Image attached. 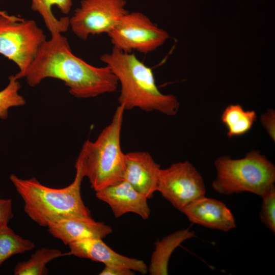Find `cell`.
Returning a JSON list of instances; mask_svg holds the SVG:
<instances>
[{"label": "cell", "mask_w": 275, "mask_h": 275, "mask_svg": "<svg viewBox=\"0 0 275 275\" xmlns=\"http://www.w3.org/2000/svg\"><path fill=\"white\" fill-rule=\"evenodd\" d=\"M24 78L31 87L46 78L58 79L78 98L114 93L119 85L108 66L95 67L76 56L67 38L59 33L52 34L41 45Z\"/></svg>", "instance_id": "1"}, {"label": "cell", "mask_w": 275, "mask_h": 275, "mask_svg": "<svg viewBox=\"0 0 275 275\" xmlns=\"http://www.w3.org/2000/svg\"><path fill=\"white\" fill-rule=\"evenodd\" d=\"M100 60L109 67L120 85L119 105L125 111L139 108L169 116L177 114L180 106L177 98L160 91L152 69L133 53L113 48L101 56Z\"/></svg>", "instance_id": "2"}, {"label": "cell", "mask_w": 275, "mask_h": 275, "mask_svg": "<svg viewBox=\"0 0 275 275\" xmlns=\"http://www.w3.org/2000/svg\"><path fill=\"white\" fill-rule=\"evenodd\" d=\"M73 181L63 188H56L41 184L35 178L21 179L12 174L10 180L24 202L25 213L42 227L59 220L91 217L81 195V184L85 177L80 165L76 162Z\"/></svg>", "instance_id": "3"}, {"label": "cell", "mask_w": 275, "mask_h": 275, "mask_svg": "<svg viewBox=\"0 0 275 275\" xmlns=\"http://www.w3.org/2000/svg\"><path fill=\"white\" fill-rule=\"evenodd\" d=\"M124 107L119 105L112 120L93 142L84 143L76 162L95 191L123 180L125 153L121 147Z\"/></svg>", "instance_id": "4"}, {"label": "cell", "mask_w": 275, "mask_h": 275, "mask_svg": "<svg viewBox=\"0 0 275 275\" xmlns=\"http://www.w3.org/2000/svg\"><path fill=\"white\" fill-rule=\"evenodd\" d=\"M214 166L216 177L212 186L222 195L248 192L261 197L274 185V165L259 151L252 150L239 159L218 157Z\"/></svg>", "instance_id": "5"}, {"label": "cell", "mask_w": 275, "mask_h": 275, "mask_svg": "<svg viewBox=\"0 0 275 275\" xmlns=\"http://www.w3.org/2000/svg\"><path fill=\"white\" fill-rule=\"evenodd\" d=\"M43 31L33 20L15 16L0 15V54L14 62L19 72L17 79L24 78L43 43Z\"/></svg>", "instance_id": "6"}, {"label": "cell", "mask_w": 275, "mask_h": 275, "mask_svg": "<svg viewBox=\"0 0 275 275\" xmlns=\"http://www.w3.org/2000/svg\"><path fill=\"white\" fill-rule=\"evenodd\" d=\"M113 48L127 53H148L162 45L168 33L140 12H128L107 34Z\"/></svg>", "instance_id": "7"}, {"label": "cell", "mask_w": 275, "mask_h": 275, "mask_svg": "<svg viewBox=\"0 0 275 275\" xmlns=\"http://www.w3.org/2000/svg\"><path fill=\"white\" fill-rule=\"evenodd\" d=\"M157 191L181 212L190 203L205 197L206 193L201 175L188 161L160 169Z\"/></svg>", "instance_id": "8"}, {"label": "cell", "mask_w": 275, "mask_h": 275, "mask_svg": "<svg viewBox=\"0 0 275 275\" xmlns=\"http://www.w3.org/2000/svg\"><path fill=\"white\" fill-rule=\"evenodd\" d=\"M125 0H82L69 18V26L80 39L109 33L129 11Z\"/></svg>", "instance_id": "9"}, {"label": "cell", "mask_w": 275, "mask_h": 275, "mask_svg": "<svg viewBox=\"0 0 275 275\" xmlns=\"http://www.w3.org/2000/svg\"><path fill=\"white\" fill-rule=\"evenodd\" d=\"M70 251L67 256L73 255L103 263L105 265L128 268L142 274H146L148 267L145 263L129 258L113 251L102 239L89 238L79 240L68 245Z\"/></svg>", "instance_id": "10"}, {"label": "cell", "mask_w": 275, "mask_h": 275, "mask_svg": "<svg viewBox=\"0 0 275 275\" xmlns=\"http://www.w3.org/2000/svg\"><path fill=\"white\" fill-rule=\"evenodd\" d=\"M160 165L146 151L125 153L123 180L147 199L157 191Z\"/></svg>", "instance_id": "11"}, {"label": "cell", "mask_w": 275, "mask_h": 275, "mask_svg": "<svg viewBox=\"0 0 275 275\" xmlns=\"http://www.w3.org/2000/svg\"><path fill=\"white\" fill-rule=\"evenodd\" d=\"M96 196L109 206L116 217L129 212L134 213L144 219L150 216L148 199L125 180L96 191Z\"/></svg>", "instance_id": "12"}, {"label": "cell", "mask_w": 275, "mask_h": 275, "mask_svg": "<svg viewBox=\"0 0 275 275\" xmlns=\"http://www.w3.org/2000/svg\"><path fill=\"white\" fill-rule=\"evenodd\" d=\"M182 212L190 222L207 228L228 232L236 227L235 217L225 203L205 196L188 204Z\"/></svg>", "instance_id": "13"}, {"label": "cell", "mask_w": 275, "mask_h": 275, "mask_svg": "<svg viewBox=\"0 0 275 275\" xmlns=\"http://www.w3.org/2000/svg\"><path fill=\"white\" fill-rule=\"evenodd\" d=\"M53 237L65 245L79 240L94 238L103 239L112 232V228L92 217H71L53 222L47 227Z\"/></svg>", "instance_id": "14"}, {"label": "cell", "mask_w": 275, "mask_h": 275, "mask_svg": "<svg viewBox=\"0 0 275 275\" xmlns=\"http://www.w3.org/2000/svg\"><path fill=\"white\" fill-rule=\"evenodd\" d=\"M194 237H195V232L185 229L175 232L161 240H157L155 242V249L152 254L148 269L150 274H168V262L174 251L182 242Z\"/></svg>", "instance_id": "15"}, {"label": "cell", "mask_w": 275, "mask_h": 275, "mask_svg": "<svg viewBox=\"0 0 275 275\" xmlns=\"http://www.w3.org/2000/svg\"><path fill=\"white\" fill-rule=\"evenodd\" d=\"M31 8L41 16L51 35L67 31L69 27V17L65 16L59 19L52 12V7L57 6L64 14H68L72 6V0H31Z\"/></svg>", "instance_id": "16"}, {"label": "cell", "mask_w": 275, "mask_h": 275, "mask_svg": "<svg viewBox=\"0 0 275 275\" xmlns=\"http://www.w3.org/2000/svg\"><path fill=\"white\" fill-rule=\"evenodd\" d=\"M221 121L227 129L229 138L248 132L256 121L257 115L253 110H245L241 105H228L223 112Z\"/></svg>", "instance_id": "17"}, {"label": "cell", "mask_w": 275, "mask_h": 275, "mask_svg": "<svg viewBox=\"0 0 275 275\" xmlns=\"http://www.w3.org/2000/svg\"><path fill=\"white\" fill-rule=\"evenodd\" d=\"M67 256L56 249L41 248L33 254L29 259L18 262L14 269L15 275H45L48 273L46 266L52 260Z\"/></svg>", "instance_id": "18"}, {"label": "cell", "mask_w": 275, "mask_h": 275, "mask_svg": "<svg viewBox=\"0 0 275 275\" xmlns=\"http://www.w3.org/2000/svg\"><path fill=\"white\" fill-rule=\"evenodd\" d=\"M35 247L34 243L17 234L6 225L0 229V266L13 255L23 254Z\"/></svg>", "instance_id": "19"}, {"label": "cell", "mask_w": 275, "mask_h": 275, "mask_svg": "<svg viewBox=\"0 0 275 275\" xmlns=\"http://www.w3.org/2000/svg\"><path fill=\"white\" fill-rule=\"evenodd\" d=\"M9 84L0 91V119H6L10 107L24 105L25 100L18 93L21 88L18 79L14 75L9 77Z\"/></svg>", "instance_id": "20"}, {"label": "cell", "mask_w": 275, "mask_h": 275, "mask_svg": "<svg viewBox=\"0 0 275 275\" xmlns=\"http://www.w3.org/2000/svg\"><path fill=\"white\" fill-rule=\"evenodd\" d=\"M262 203L260 212L261 222L273 234L275 232V186L268 189L261 197Z\"/></svg>", "instance_id": "21"}, {"label": "cell", "mask_w": 275, "mask_h": 275, "mask_svg": "<svg viewBox=\"0 0 275 275\" xmlns=\"http://www.w3.org/2000/svg\"><path fill=\"white\" fill-rule=\"evenodd\" d=\"M260 122L271 140L275 141V112L268 109L260 116Z\"/></svg>", "instance_id": "22"}, {"label": "cell", "mask_w": 275, "mask_h": 275, "mask_svg": "<svg viewBox=\"0 0 275 275\" xmlns=\"http://www.w3.org/2000/svg\"><path fill=\"white\" fill-rule=\"evenodd\" d=\"M13 217L11 199H0V229L8 225Z\"/></svg>", "instance_id": "23"}, {"label": "cell", "mask_w": 275, "mask_h": 275, "mask_svg": "<svg viewBox=\"0 0 275 275\" xmlns=\"http://www.w3.org/2000/svg\"><path fill=\"white\" fill-rule=\"evenodd\" d=\"M131 269L114 266L105 265L102 270L99 273L100 275H133L134 272Z\"/></svg>", "instance_id": "24"}, {"label": "cell", "mask_w": 275, "mask_h": 275, "mask_svg": "<svg viewBox=\"0 0 275 275\" xmlns=\"http://www.w3.org/2000/svg\"><path fill=\"white\" fill-rule=\"evenodd\" d=\"M0 15L8 16L9 14L6 11H0Z\"/></svg>", "instance_id": "25"}]
</instances>
